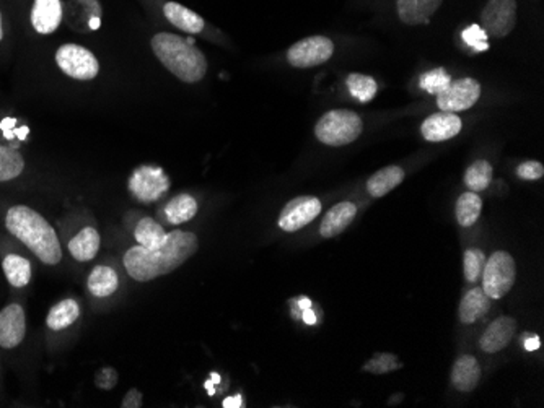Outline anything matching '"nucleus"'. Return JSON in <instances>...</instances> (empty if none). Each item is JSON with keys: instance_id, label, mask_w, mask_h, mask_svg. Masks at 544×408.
<instances>
[{"instance_id": "nucleus-1", "label": "nucleus", "mask_w": 544, "mask_h": 408, "mask_svg": "<svg viewBox=\"0 0 544 408\" xmlns=\"http://www.w3.org/2000/svg\"><path fill=\"white\" fill-rule=\"evenodd\" d=\"M200 241L190 231L166 233L164 245L158 247L134 246L124 255V267L131 279L150 281L176 271L183 263L198 253Z\"/></svg>"}, {"instance_id": "nucleus-2", "label": "nucleus", "mask_w": 544, "mask_h": 408, "mask_svg": "<svg viewBox=\"0 0 544 408\" xmlns=\"http://www.w3.org/2000/svg\"><path fill=\"white\" fill-rule=\"evenodd\" d=\"M5 227L46 265H55L63 259V249L55 228L37 210L15 205L7 212Z\"/></svg>"}, {"instance_id": "nucleus-3", "label": "nucleus", "mask_w": 544, "mask_h": 408, "mask_svg": "<svg viewBox=\"0 0 544 408\" xmlns=\"http://www.w3.org/2000/svg\"><path fill=\"white\" fill-rule=\"evenodd\" d=\"M152 51L157 59L183 82H200L208 72L206 55L190 39L172 33H158L152 37Z\"/></svg>"}, {"instance_id": "nucleus-4", "label": "nucleus", "mask_w": 544, "mask_h": 408, "mask_svg": "<svg viewBox=\"0 0 544 408\" xmlns=\"http://www.w3.org/2000/svg\"><path fill=\"white\" fill-rule=\"evenodd\" d=\"M362 130V119L359 114L347 109H335L318 121L315 136L325 146H343L357 140Z\"/></svg>"}, {"instance_id": "nucleus-5", "label": "nucleus", "mask_w": 544, "mask_h": 408, "mask_svg": "<svg viewBox=\"0 0 544 408\" xmlns=\"http://www.w3.org/2000/svg\"><path fill=\"white\" fill-rule=\"evenodd\" d=\"M481 275L484 293L490 300H500L512 290L515 283V259L506 251H497L486 261Z\"/></svg>"}, {"instance_id": "nucleus-6", "label": "nucleus", "mask_w": 544, "mask_h": 408, "mask_svg": "<svg viewBox=\"0 0 544 408\" xmlns=\"http://www.w3.org/2000/svg\"><path fill=\"white\" fill-rule=\"evenodd\" d=\"M55 62L67 77L75 80H93L100 72L95 54L79 45H64L55 53Z\"/></svg>"}, {"instance_id": "nucleus-7", "label": "nucleus", "mask_w": 544, "mask_h": 408, "mask_svg": "<svg viewBox=\"0 0 544 408\" xmlns=\"http://www.w3.org/2000/svg\"><path fill=\"white\" fill-rule=\"evenodd\" d=\"M170 189V179L158 166H140L129 178V192L142 204H152Z\"/></svg>"}, {"instance_id": "nucleus-8", "label": "nucleus", "mask_w": 544, "mask_h": 408, "mask_svg": "<svg viewBox=\"0 0 544 408\" xmlns=\"http://www.w3.org/2000/svg\"><path fill=\"white\" fill-rule=\"evenodd\" d=\"M335 53L333 41L327 37L300 39L287 51V61L295 69H310L325 64Z\"/></svg>"}, {"instance_id": "nucleus-9", "label": "nucleus", "mask_w": 544, "mask_h": 408, "mask_svg": "<svg viewBox=\"0 0 544 408\" xmlns=\"http://www.w3.org/2000/svg\"><path fill=\"white\" fill-rule=\"evenodd\" d=\"M481 20L488 37H507L517 23V0H488Z\"/></svg>"}, {"instance_id": "nucleus-10", "label": "nucleus", "mask_w": 544, "mask_h": 408, "mask_svg": "<svg viewBox=\"0 0 544 408\" xmlns=\"http://www.w3.org/2000/svg\"><path fill=\"white\" fill-rule=\"evenodd\" d=\"M481 96V85L472 79L452 80L442 93L437 95V104L442 111L458 112L476 104Z\"/></svg>"}, {"instance_id": "nucleus-11", "label": "nucleus", "mask_w": 544, "mask_h": 408, "mask_svg": "<svg viewBox=\"0 0 544 408\" xmlns=\"http://www.w3.org/2000/svg\"><path fill=\"white\" fill-rule=\"evenodd\" d=\"M321 212V202L311 196L292 199L279 215V227L287 233H295L307 227Z\"/></svg>"}, {"instance_id": "nucleus-12", "label": "nucleus", "mask_w": 544, "mask_h": 408, "mask_svg": "<svg viewBox=\"0 0 544 408\" xmlns=\"http://www.w3.org/2000/svg\"><path fill=\"white\" fill-rule=\"evenodd\" d=\"M27 334V318L23 308L13 303L0 311V346L15 348Z\"/></svg>"}, {"instance_id": "nucleus-13", "label": "nucleus", "mask_w": 544, "mask_h": 408, "mask_svg": "<svg viewBox=\"0 0 544 408\" xmlns=\"http://www.w3.org/2000/svg\"><path fill=\"white\" fill-rule=\"evenodd\" d=\"M462 128V119L456 116V112L440 111L422 122L421 132L429 142H445L458 136Z\"/></svg>"}, {"instance_id": "nucleus-14", "label": "nucleus", "mask_w": 544, "mask_h": 408, "mask_svg": "<svg viewBox=\"0 0 544 408\" xmlns=\"http://www.w3.org/2000/svg\"><path fill=\"white\" fill-rule=\"evenodd\" d=\"M515 330H517V321L515 319L507 318V316L496 319L486 329V332L482 334L481 340H480L482 352L484 354H499L504 348H507V345L510 344Z\"/></svg>"}, {"instance_id": "nucleus-15", "label": "nucleus", "mask_w": 544, "mask_h": 408, "mask_svg": "<svg viewBox=\"0 0 544 408\" xmlns=\"http://www.w3.org/2000/svg\"><path fill=\"white\" fill-rule=\"evenodd\" d=\"M63 21L61 0H35L31 9V25L41 35H51Z\"/></svg>"}, {"instance_id": "nucleus-16", "label": "nucleus", "mask_w": 544, "mask_h": 408, "mask_svg": "<svg viewBox=\"0 0 544 408\" xmlns=\"http://www.w3.org/2000/svg\"><path fill=\"white\" fill-rule=\"evenodd\" d=\"M357 213V207L353 202H341L333 209L327 210V215L319 225V233L323 237H335L341 235L345 228L353 223Z\"/></svg>"}, {"instance_id": "nucleus-17", "label": "nucleus", "mask_w": 544, "mask_h": 408, "mask_svg": "<svg viewBox=\"0 0 544 408\" xmlns=\"http://www.w3.org/2000/svg\"><path fill=\"white\" fill-rule=\"evenodd\" d=\"M481 379V366L472 354H463L454 364L452 384L460 392H472Z\"/></svg>"}, {"instance_id": "nucleus-18", "label": "nucleus", "mask_w": 544, "mask_h": 408, "mask_svg": "<svg viewBox=\"0 0 544 408\" xmlns=\"http://www.w3.org/2000/svg\"><path fill=\"white\" fill-rule=\"evenodd\" d=\"M444 0H398L399 20L406 25H421L427 23L436 13Z\"/></svg>"}, {"instance_id": "nucleus-19", "label": "nucleus", "mask_w": 544, "mask_h": 408, "mask_svg": "<svg viewBox=\"0 0 544 408\" xmlns=\"http://www.w3.org/2000/svg\"><path fill=\"white\" fill-rule=\"evenodd\" d=\"M164 13L166 20L172 23L173 27L186 31L190 35H198L204 29V20L196 12L183 7L182 4L168 2L165 4Z\"/></svg>"}, {"instance_id": "nucleus-20", "label": "nucleus", "mask_w": 544, "mask_h": 408, "mask_svg": "<svg viewBox=\"0 0 544 408\" xmlns=\"http://www.w3.org/2000/svg\"><path fill=\"white\" fill-rule=\"evenodd\" d=\"M100 235L95 228H83L69 243V251L75 261L89 262L95 259L100 249Z\"/></svg>"}, {"instance_id": "nucleus-21", "label": "nucleus", "mask_w": 544, "mask_h": 408, "mask_svg": "<svg viewBox=\"0 0 544 408\" xmlns=\"http://www.w3.org/2000/svg\"><path fill=\"white\" fill-rule=\"evenodd\" d=\"M490 298L482 288H472L464 295L460 304V319L464 324H472L489 312Z\"/></svg>"}, {"instance_id": "nucleus-22", "label": "nucleus", "mask_w": 544, "mask_h": 408, "mask_svg": "<svg viewBox=\"0 0 544 408\" xmlns=\"http://www.w3.org/2000/svg\"><path fill=\"white\" fill-rule=\"evenodd\" d=\"M404 181V171L399 166H387L380 171L375 172L367 181V191L372 197H385L388 192L398 187Z\"/></svg>"}, {"instance_id": "nucleus-23", "label": "nucleus", "mask_w": 544, "mask_h": 408, "mask_svg": "<svg viewBox=\"0 0 544 408\" xmlns=\"http://www.w3.org/2000/svg\"><path fill=\"white\" fill-rule=\"evenodd\" d=\"M118 287V273L108 265H97L89 275V290L97 298H108Z\"/></svg>"}, {"instance_id": "nucleus-24", "label": "nucleus", "mask_w": 544, "mask_h": 408, "mask_svg": "<svg viewBox=\"0 0 544 408\" xmlns=\"http://www.w3.org/2000/svg\"><path fill=\"white\" fill-rule=\"evenodd\" d=\"M81 316V306L73 300H64L49 309L46 324L51 330H64L65 327L72 326Z\"/></svg>"}, {"instance_id": "nucleus-25", "label": "nucleus", "mask_w": 544, "mask_h": 408, "mask_svg": "<svg viewBox=\"0 0 544 408\" xmlns=\"http://www.w3.org/2000/svg\"><path fill=\"white\" fill-rule=\"evenodd\" d=\"M198 213V202L188 194L176 196L165 207V217L172 225H182L190 221Z\"/></svg>"}, {"instance_id": "nucleus-26", "label": "nucleus", "mask_w": 544, "mask_h": 408, "mask_svg": "<svg viewBox=\"0 0 544 408\" xmlns=\"http://www.w3.org/2000/svg\"><path fill=\"white\" fill-rule=\"evenodd\" d=\"M2 267H4V273L10 285L15 288H23L31 280V265H30V261L21 255H5Z\"/></svg>"}, {"instance_id": "nucleus-27", "label": "nucleus", "mask_w": 544, "mask_h": 408, "mask_svg": "<svg viewBox=\"0 0 544 408\" xmlns=\"http://www.w3.org/2000/svg\"><path fill=\"white\" fill-rule=\"evenodd\" d=\"M482 199L476 192H464L460 196V199L456 200V221L462 227H472L478 218L481 217Z\"/></svg>"}, {"instance_id": "nucleus-28", "label": "nucleus", "mask_w": 544, "mask_h": 408, "mask_svg": "<svg viewBox=\"0 0 544 408\" xmlns=\"http://www.w3.org/2000/svg\"><path fill=\"white\" fill-rule=\"evenodd\" d=\"M134 237L139 246L152 249V247L164 245L166 231L160 223L155 221L154 218H142L134 229Z\"/></svg>"}, {"instance_id": "nucleus-29", "label": "nucleus", "mask_w": 544, "mask_h": 408, "mask_svg": "<svg viewBox=\"0 0 544 408\" xmlns=\"http://www.w3.org/2000/svg\"><path fill=\"white\" fill-rule=\"evenodd\" d=\"M25 170V160L19 150L12 146H0V182L12 181L19 178Z\"/></svg>"}, {"instance_id": "nucleus-30", "label": "nucleus", "mask_w": 544, "mask_h": 408, "mask_svg": "<svg viewBox=\"0 0 544 408\" xmlns=\"http://www.w3.org/2000/svg\"><path fill=\"white\" fill-rule=\"evenodd\" d=\"M492 166L486 160H478L466 170L464 184L472 192H481L489 187L492 181Z\"/></svg>"}, {"instance_id": "nucleus-31", "label": "nucleus", "mask_w": 544, "mask_h": 408, "mask_svg": "<svg viewBox=\"0 0 544 408\" xmlns=\"http://www.w3.org/2000/svg\"><path fill=\"white\" fill-rule=\"evenodd\" d=\"M345 83H347V88L351 91V95L361 103L372 101L377 95V91H378V85L373 80L372 77L363 75V73H351Z\"/></svg>"}, {"instance_id": "nucleus-32", "label": "nucleus", "mask_w": 544, "mask_h": 408, "mask_svg": "<svg viewBox=\"0 0 544 408\" xmlns=\"http://www.w3.org/2000/svg\"><path fill=\"white\" fill-rule=\"evenodd\" d=\"M486 261L488 259H486V255L481 249H466L464 263H463L464 265V279L472 281V283L480 280Z\"/></svg>"}, {"instance_id": "nucleus-33", "label": "nucleus", "mask_w": 544, "mask_h": 408, "mask_svg": "<svg viewBox=\"0 0 544 408\" xmlns=\"http://www.w3.org/2000/svg\"><path fill=\"white\" fill-rule=\"evenodd\" d=\"M403 364L399 363L396 354H377L372 360H369L363 364V371L372 372V374H387V372L401 370Z\"/></svg>"}, {"instance_id": "nucleus-34", "label": "nucleus", "mask_w": 544, "mask_h": 408, "mask_svg": "<svg viewBox=\"0 0 544 408\" xmlns=\"http://www.w3.org/2000/svg\"><path fill=\"white\" fill-rule=\"evenodd\" d=\"M450 82H452V79H450L448 73L445 72L444 69H434V71L426 72L421 77L419 85L427 93L438 95V93H442L450 85Z\"/></svg>"}, {"instance_id": "nucleus-35", "label": "nucleus", "mask_w": 544, "mask_h": 408, "mask_svg": "<svg viewBox=\"0 0 544 408\" xmlns=\"http://www.w3.org/2000/svg\"><path fill=\"white\" fill-rule=\"evenodd\" d=\"M463 41L468 46H472L476 53H482L486 49H489L488 43V35L484 33V29L478 25H472L463 31Z\"/></svg>"}, {"instance_id": "nucleus-36", "label": "nucleus", "mask_w": 544, "mask_h": 408, "mask_svg": "<svg viewBox=\"0 0 544 408\" xmlns=\"http://www.w3.org/2000/svg\"><path fill=\"white\" fill-rule=\"evenodd\" d=\"M95 384H97L98 389H115L116 384H118V371L115 368H111V366L101 368L95 374Z\"/></svg>"}, {"instance_id": "nucleus-37", "label": "nucleus", "mask_w": 544, "mask_h": 408, "mask_svg": "<svg viewBox=\"0 0 544 408\" xmlns=\"http://www.w3.org/2000/svg\"><path fill=\"white\" fill-rule=\"evenodd\" d=\"M544 174V166L540 162H525L517 168V176L525 181H538Z\"/></svg>"}, {"instance_id": "nucleus-38", "label": "nucleus", "mask_w": 544, "mask_h": 408, "mask_svg": "<svg viewBox=\"0 0 544 408\" xmlns=\"http://www.w3.org/2000/svg\"><path fill=\"white\" fill-rule=\"evenodd\" d=\"M144 404L142 394L137 389L127 390L126 397L123 399V408H140Z\"/></svg>"}, {"instance_id": "nucleus-39", "label": "nucleus", "mask_w": 544, "mask_h": 408, "mask_svg": "<svg viewBox=\"0 0 544 408\" xmlns=\"http://www.w3.org/2000/svg\"><path fill=\"white\" fill-rule=\"evenodd\" d=\"M525 348L528 352H535L540 348V338L538 337H528L525 340Z\"/></svg>"}, {"instance_id": "nucleus-40", "label": "nucleus", "mask_w": 544, "mask_h": 408, "mask_svg": "<svg viewBox=\"0 0 544 408\" xmlns=\"http://www.w3.org/2000/svg\"><path fill=\"white\" fill-rule=\"evenodd\" d=\"M303 321L309 324V326H315L317 324V316L315 312L310 309H303Z\"/></svg>"}, {"instance_id": "nucleus-41", "label": "nucleus", "mask_w": 544, "mask_h": 408, "mask_svg": "<svg viewBox=\"0 0 544 408\" xmlns=\"http://www.w3.org/2000/svg\"><path fill=\"white\" fill-rule=\"evenodd\" d=\"M224 407H242V397H240V396H236V397H228V399L224 400Z\"/></svg>"}, {"instance_id": "nucleus-42", "label": "nucleus", "mask_w": 544, "mask_h": 408, "mask_svg": "<svg viewBox=\"0 0 544 408\" xmlns=\"http://www.w3.org/2000/svg\"><path fill=\"white\" fill-rule=\"evenodd\" d=\"M297 304H299V308L302 309V311H303V309L311 308V301H310L309 298H305V296L299 298V300H297Z\"/></svg>"}, {"instance_id": "nucleus-43", "label": "nucleus", "mask_w": 544, "mask_h": 408, "mask_svg": "<svg viewBox=\"0 0 544 408\" xmlns=\"http://www.w3.org/2000/svg\"><path fill=\"white\" fill-rule=\"evenodd\" d=\"M91 29H98L100 28V19L90 20Z\"/></svg>"}, {"instance_id": "nucleus-44", "label": "nucleus", "mask_w": 544, "mask_h": 408, "mask_svg": "<svg viewBox=\"0 0 544 408\" xmlns=\"http://www.w3.org/2000/svg\"><path fill=\"white\" fill-rule=\"evenodd\" d=\"M206 389L209 390V394L210 396H212V394H214V387H212V382H206Z\"/></svg>"}, {"instance_id": "nucleus-45", "label": "nucleus", "mask_w": 544, "mask_h": 408, "mask_svg": "<svg viewBox=\"0 0 544 408\" xmlns=\"http://www.w3.org/2000/svg\"><path fill=\"white\" fill-rule=\"evenodd\" d=\"M4 37V28H2V13H0V41Z\"/></svg>"}, {"instance_id": "nucleus-46", "label": "nucleus", "mask_w": 544, "mask_h": 408, "mask_svg": "<svg viewBox=\"0 0 544 408\" xmlns=\"http://www.w3.org/2000/svg\"><path fill=\"white\" fill-rule=\"evenodd\" d=\"M212 378H214V379H212V382H218V374H216V372H214V374H212Z\"/></svg>"}]
</instances>
